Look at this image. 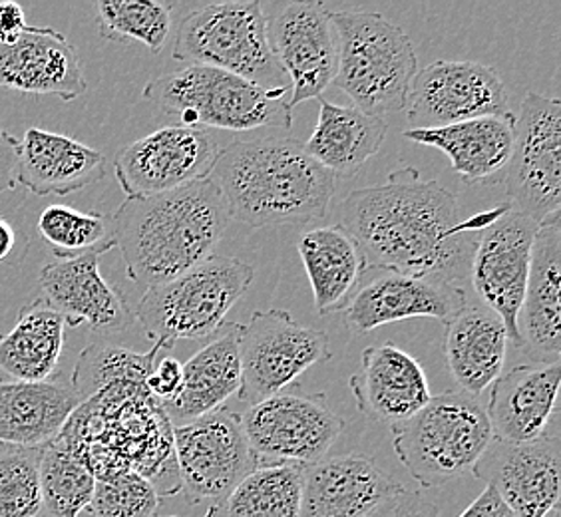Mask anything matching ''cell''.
I'll list each match as a JSON object with an SVG mask.
<instances>
[{
  "label": "cell",
  "instance_id": "cell-1",
  "mask_svg": "<svg viewBox=\"0 0 561 517\" xmlns=\"http://www.w3.org/2000/svg\"><path fill=\"white\" fill-rule=\"evenodd\" d=\"M510 204L465 221L458 197L412 165L390 172L382 185L355 189L339 211V226L355 239L368 271H392L453 285L466 279L478 233Z\"/></svg>",
  "mask_w": 561,
  "mask_h": 517
},
{
  "label": "cell",
  "instance_id": "cell-2",
  "mask_svg": "<svg viewBox=\"0 0 561 517\" xmlns=\"http://www.w3.org/2000/svg\"><path fill=\"white\" fill-rule=\"evenodd\" d=\"M231 219L207 177L168 194L126 197L112 216V231L128 277L150 289L211 257Z\"/></svg>",
  "mask_w": 561,
  "mask_h": 517
},
{
  "label": "cell",
  "instance_id": "cell-3",
  "mask_svg": "<svg viewBox=\"0 0 561 517\" xmlns=\"http://www.w3.org/2000/svg\"><path fill=\"white\" fill-rule=\"evenodd\" d=\"M209 180L229 214L251 227L301 226L323 219L336 194V177L295 138L236 140L219 151Z\"/></svg>",
  "mask_w": 561,
  "mask_h": 517
},
{
  "label": "cell",
  "instance_id": "cell-4",
  "mask_svg": "<svg viewBox=\"0 0 561 517\" xmlns=\"http://www.w3.org/2000/svg\"><path fill=\"white\" fill-rule=\"evenodd\" d=\"M339 46L335 84L368 116L404 112L419 56L411 36L380 12L331 11Z\"/></svg>",
  "mask_w": 561,
  "mask_h": 517
},
{
  "label": "cell",
  "instance_id": "cell-5",
  "mask_svg": "<svg viewBox=\"0 0 561 517\" xmlns=\"http://www.w3.org/2000/svg\"><path fill=\"white\" fill-rule=\"evenodd\" d=\"M289 90H265L207 66H184L144 88V97L180 119V126L253 131L289 129Z\"/></svg>",
  "mask_w": 561,
  "mask_h": 517
},
{
  "label": "cell",
  "instance_id": "cell-6",
  "mask_svg": "<svg viewBox=\"0 0 561 517\" xmlns=\"http://www.w3.org/2000/svg\"><path fill=\"white\" fill-rule=\"evenodd\" d=\"M253 267L233 255H211L175 279L150 287L134 311L153 343L211 338L227 313L248 292Z\"/></svg>",
  "mask_w": 561,
  "mask_h": 517
},
{
  "label": "cell",
  "instance_id": "cell-7",
  "mask_svg": "<svg viewBox=\"0 0 561 517\" xmlns=\"http://www.w3.org/2000/svg\"><path fill=\"white\" fill-rule=\"evenodd\" d=\"M492 440L486 406L458 388L432 397L419 414L392 426L400 463L428 490L472 470Z\"/></svg>",
  "mask_w": 561,
  "mask_h": 517
},
{
  "label": "cell",
  "instance_id": "cell-8",
  "mask_svg": "<svg viewBox=\"0 0 561 517\" xmlns=\"http://www.w3.org/2000/svg\"><path fill=\"white\" fill-rule=\"evenodd\" d=\"M260 2H221L187 12L173 43V60L245 78L265 90H289L270 43Z\"/></svg>",
  "mask_w": 561,
  "mask_h": 517
},
{
  "label": "cell",
  "instance_id": "cell-9",
  "mask_svg": "<svg viewBox=\"0 0 561 517\" xmlns=\"http://www.w3.org/2000/svg\"><path fill=\"white\" fill-rule=\"evenodd\" d=\"M331 355L324 331L297 323L283 309L257 311L239 333V400L249 409L280 394L305 370L331 360Z\"/></svg>",
  "mask_w": 561,
  "mask_h": 517
},
{
  "label": "cell",
  "instance_id": "cell-10",
  "mask_svg": "<svg viewBox=\"0 0 561 517\" xmlns=\"http://www.w3.org/2000/svg\"><path fill=\"white\" fill-rule=\"evenodd\" d=\"M173 453L180 485L192 504L219 507L261 466L249 444L241 414L226 409L173 426Z\"/></svg>",
  "mask_w": 561,
  "mask_h": 517
},
{
  "label": "cell",
  "instance_id": "cell-11",
  "mask_svg": "<svg viewBox=\"0 0 561 517\" xmlns=\"http://www.w3.org/2000/svg\"><path fill=\"white\" fill-rule=\"evenodd\" d=\"M516 211L543 223L560 217L561 104L558 97L528 92L516 116V141L502 173Z\"/></svg>",
  "mask_w": 561,
  "mask_h": 517
},
{
  "label": "cell",
  "instance_id": "cell-12",
  "mask_svg": "<svg viewBox=\"0 0 561 517\" xmlns=\"http://www.w3.org/2000/svg\"><path fill=\"white\" fill-rule=\"evenodd\" d=\"M241 424L261 463L321 462L345 430V421L324 394L280 392L249 406Z\"/></svg>",
  "mask_w": 561,
  "mask_h": 517
},
{
  "label": "cell",
  "instance_id": "cell-13",
  "mask_svg": "<svg viewBox=\"0 0 561 517\" xmlns=\"http://www.w3.org/2000/svg\"><path fill=\"white\" fill-rule=\"evenodd\" d=\"M219 151L207 129L175 124L122 148L114 173L126 197H153L207 180Z\"/></svg>",
  "mask_w": 561,
  "mask_h": 517
},
{
  "label": "cell",
  "instance_id": "cell-14",
  "mask_svg": "<svg viewBox=\"0 0 561 517\" xmlns=\"http://www.w3.org/2000/svg\"><path fill=\"white\" fill-rule=\"evenodd\" d=\"M540 223L507 207L496 221L478 233L470 280L484 307L506 326L510 343L522 348L519 311L526 295L531 249Z\"/></svg>",
  "mask_w": 561,
  "mask_h": 517
},
{
  "label": "cell",
  "instance_id": "cell-15",
  "mask_svg": "<svg viewBox=\"0 0 561 517\" xmlns=\"http://www.w3.org/2000/svg\"><path fill=\"white\" fill-rule=\"evenodd\" d=\"M404 112L411 129H432L510 110L506 88L492 66L438 60L414 76Z\"/></svg>",
  "mask_w": 561,
  "mask_h": 517
},
{
  "label": "cell",
  "instance_id": "cell-16",
  "mask_svg": "<svg viewBox=\"0 0 561 517\" xmlns=\"http://www.w3.org/2000/svg\"><path fill=\"white\" fill-rule=\"evenodd\" d=\"M267 28L273 55L289 80L291 110L323 96L339 68L331 11L323 2H291L277 12Z\"/></svg>",
  "mask_w": 561,
  "mask_h": 517
},
{
  "label": "cell",
  "instance_id": "cell-17",
  "mask_svg": "<svg viewBox=\"0 0 561 517\" xmlns=\"http://www.w3.org/2000/svg\"><path fill=\"white\" fill-rule=\"evenodd\" d=\"M558 436L528 444L492 440L472 474L492 485L518 517H548L560 507L561 453Z\"/></svg>",
  "mask_w": 561,
  "mask_h": 517
},
{
  "label": "cell",
  "instance_id": "cell-18",
  "mask_svg": "<svg viewBox=\"0 0 561 517\" xmlns=\"http://www.w3.org/2000/svg\"><path fill=\"white\" fill-rule=\"evenodd\" d=\"M466 307L468 299L460 287L382 271L356 289L343 311V321L351 334L360 336L382 324L409 319H436L444 324L450 323Z\"/></svg>",
  "mask_w": 561,
  "mask_h": 517
},
{
  "label": "cell",
  "instance_id": "cell-19",
  "mask_svg": "<svg viewBox=\"0 0 561 517\" xmlns=\"http://www.w3.org/2000/svg\"><path fill=\"white\" fill-rule=\"evenodd\" d=\"M102 255L46 263L41 271L43 299L65 319L66 326L87 324L100 334L126 331L136 314L118 287L100 273Z\"/></svg>",
  "mask_w": 561,
  "mask_h": 517
},
{
  "label": "cell",
  "instance_id": "cell-20",
  "mask_svg": "<svg viewBox=\"0 0 561 517\" xmlns=\"http://www.w3.org/2000/svg\"><path fill=\"white\" fill-rule=\"evenodd\" d=\"M407 487L367 456L346 453L305 466L301 516L365 517Z\"/></svg>",
  "mask_w": 561,
  "mask_h": 517
},
{
  "label": "cell",
  "instance_id": "cell-21",
  "mask_svg": "<svg viewBox=\"0 0 561 517\" xmlns=\"http://www.w3.org/2000/svg\"><path fill=\"white\" fill-rule=\"evenodd\" d=\"M356 409L368 421L397 426L419 414L432 399L421 360L394 343L368 346L348 380Z\"/></svg>",
  "mask_w": 561,
  "mask_h": 517
},
{
  "label": "cell",
  "instance_id": "cell-22",
  "mask_svg": "<svg viewBox=\"0 0 561 517\" xmlns=\"http://www.w3.org/2000/svg\"><path fill=\"white\" fill-rule=\"evenodd\" d=\"M0 88L72 102L88 90L75 44L48 26H31L14 44H0Z\"/></svg>",
  "mask_w": 561,
  "mask_h": 517
},
{
  "label": "cell",
  "instance_id": "cell-23",
  "mask_svg": "<svg viewBox=\"0 0 561 517\" xmlns=\"http://www.w3.org/2000/svg\"><path fill=\"white\" fill-rule=\"evenodd\" d=\"M560 363L519 365L492 384L486 414L494 440L528 444L546 436L558 410Z\"/></svg>",
  "mask_w": 561,
  "mask_h": 517
},
{
  "label": "cell",
  "instance_id": "cell-24",
  "mask_svg": "<svg viewBox=\"0 0 561 517\" xmlns=\"http://www.w3.org/2000/svg\"><path fill=\"white\" fill-rule=\"evenodd\" d=\"M561 221L540 223L531 249L526 295L519 311L522 348L536 363H560Z\"/></svg>",
  "mask_w": 561,
  "mask_h": 517
},
{
  "label": "cell",
  "instance_id": "cell-25",
  "mask_svg": "<svg viewBox=\"0 0 561 517\" xmlns=\"http://www.w3.org/2000/svg\"><path fill=\"white\" fill-rule=\"evenodd\" d=\"M402 138L444 151L465 184H497L514 150L516 116L504 112L446 128L407 129Z\"/></svg>",
  "mask_w": 561,
  "mask_h": 517
},
{
  "label": "cell",
  "instance_id": "cell-26",
  "mask_svg": "<svg viewBox=\"0 0 561 517\" xmlns=\"http://www.w3.org/2000/svg\"><path fill=\"white\" fill-rule=\"evenodd\" d=\"M106 175L104 153L82 141L33 128L24 131L16 185L38 197L70 195L98 184Z\"/></svg>",
  "mask_w": 561,
  "mask_h": 517
},
{
  "label": "cell",
  "instance_id": "cell-27",
  "mask_svg": "<svg viewBox=\"0 0 561 517\" xmlns=\"http://www.w3.org/2000/svg\"><path fill=\"white\" fill-rule=\"evenodd\" d=\"M241 324L227 323L202 351L184 365V380L175 399L163 402V412L173 426L202 418L226 404L241 388L239 358Z\"/></svg>",
  "mask_w": 561,
  "mask_h": 517
},
{
  "label": "cell",
  "instance_id": "cell-28",
  "mask_svg": "<svg viewBox=\"0 0 561 517\" xmlns=\"http://www.w3.org/2000/svg\"><path fill=\"white\" fill-rule=\"evenodd\" d=\"M444 326V356L458 390L480 397L504 370L506 326L484 305L466 307Z\"/></svg>",
  "mask_w": 561,
  "mask_h": 517
},
{
  "label": "cell",
  "instance_id": "cell-29",
  "mask_svg": "<svg viewBox=\"0 0 561 517\" xmlns=\"http://www.w3.org/2000/svg\"><path fill=\"white\" fill-rule=\"evenodd\" d=\"M84 400L58 380L0 384V444L34 448L55 440Z\"/></svg>",
  "mask_w": 561,
  "mask_h": 517
},
{
  "label": "cell",
  "instance_id": "cell-30",
  "mask_svg": "<svg viewBox=\"0 0 561 517\" xmlns=\"http://www.w3.org/2000/svg\"><path fill=\"white\" fill-rule=\"evenodd\" d=\"M297 251L313 287L317 313H343L368 273L355 239L339 223L317 227L302 233Z\"/></svg>",
  "mask_w": 561,
  "mask_h": 517
},
{
  "label": "cell",
  "instance_id": "cell-31",
  "mask_svg": "<svg viewBox=\"0 0 561 517\" xmlns=\"http://www.w3.org/2000/svg\"><path fill=\"white\" fill-rule=\"evenodd\" d=\"M65 319L43 297L22 305L16 324L0 334V384L55 377L65 351Z\"/></svg>",
  "mask_w": 561,
  "mask_h": 517
},
{
  "label": "cell",
  "instance_id": "cell-32",
  "mask_svg": "<svg viewBox=\"0 0 561 517\" xmlns=\"http://www.w3.org/2000/svg\"><path fill=\"white\" fill-rule=\"evenodd\" d=\"M387 122L355 106H339L319 97V119L305 150L335 177H353L387 138Z\"/></svg>",
  "mask_w": 561,
  "mask_h": 517
},
{
  "label": "cell",
  "instance_id": "cell-33",
  "mask_svg": "<svg viewBox=\"0 0 561 517\" xmlns=\"http://www.w3.org/2000/svg\"><path fill=\"white\" fill-rule=\"evenodd\" d=\"M302 475V463H261L219 507L227 517H299Z\"/></svg>",
  "mask_w": 561,
  "mask_h": 517
},
{
  "label": "cell",
  "instance_id": "cell-34",
  "mask_svg": "<svg viewBox=\"0 0 561 517\" xmlns=\"http://www.w3.org/2000/svg\"><path fill=\"white\" fill-rule=\"evenodd\" d=\"M162 348L165 346L156 343L150 353L140 355L122 346H87L78 356L70 384L84 402L96 397L104 388L144 387Z\"/></svg>",
  "mask_w": 561,
  "mask_h": 517
},
{
  "label": "cell",
  "instance_id": "cell-35",
  "mask_svg": "<svg viewBox=\"0 0 561 517\" xmlns=\"http://www.w3.org/2000/svg\"><path fill=\"white\" fill-rule=\"evenodd\" d=\"M172 11L173 2L98 0L94 21L100 36L110 43L138 41L158 55L172 31Z\"/></svg>",
  "mask_w": 561,
  "mask_h": 517
},
{
  "label": "cell",
  "instance_id": "cell-36",
  "mask_svg": "<svg viewBox=\"0 0 561 517\" xmlns=\"http://www.w3.org/2000/svg\"><path fill=\"white\" fill-rule=\"evenodd\" d=\"M36 229L58 261L104 255L116 248L112 219L102 214H84L70 205H48L38 216Z\"/></svg>",
  "mask_w": 561,
  "mask_h": 517
},
{
  "label": "cell",
  "instance_id": "cell-37",
  "mask_svg": "<svg viewBox=\"0 0 561 517\" xmlns=\"http://www.w3.org/2000/svg\"><path fill=\"white\" fill-rule=\"evenodd\" d=\"M96 478L55 440L44 444L41 458L43 512L50 517H78L90 507Z\"/></svg>",
  "mask_w": 561,
  "mask_h": 517
},
{
  "label": "cell",
  "instance_id": "cell-38",
  "mask_svg": "<svg viewBox=\"0 0 561 517\" xmlns=\"http://www.w3.org/2000/svg\"><path fill=\"white\" fill-rule=\"evenodd\" d=\"M43 448L0 444V517H38L43 514Z\"/></svg>",
  "mask_w": 561,
  "mask_h": 517
},
{
  "label": "cell",
  "instance_id": "cell-39",
  "mask_svg": "<svg viewBox=\"0 0 561 517\" xmlns=\"http://www.w3.org/2000/svg\"><path fill=\"white\" fill-rule=\"evenodd\" d=\"M158 507V487L136 472H119L96 480L90 502L92 517H156Z\"/></svg>",
  "mask_w": 561,
  "mask_h": 517
},
{
  "label": "cell",
  "instance_id": "cell-40",
  "mask_svg": "<svg viewBox=\"0 0 561 517\" xmlns=\"http://www.w3.org/2000/svg\"><path fill=\"white\" fill-rule=\"evenodd\" d=\"M182 380H184V365L173 358V356H163L162 360L153 367L150 377L146 378V390L151 397L170 402L175 399V394L182 388Z\"/></svg>",
  "mask_w": 561,
  "mask_h": 517
},
{
  "label": "cell",
  "instance_id": "cell-41",
  "mask_svg": "<svg viewBox=\"0 0 561 517\" xmlns=\"http://www.w3.org/2000/svg\"><path fill=\"white\" fill-rule=\"evenodd\" d=\"M365 517H438V506L416 492H402L382 502Z\"/></svg>",
  "mask_w": 561,
  "mask_h": 517
},
{
  "label": "cell",
  "instance_id": "cell-42",
  "mask_svg": "<svg viewBox=\"0 0 561 517\" xmlns=\"http://www.w3.org/2000/svg\"><path fill=\"white\" fill-rule=\"evenodd\" d=\"M14 216V207L0 205V265L16 263L28 248V239Z\"/></svg>",
  "mask_w": 561,
  "mask_h": 517
},
{
  "label": "cell",
  "instance_id": "cell-43",
  "mask_svg": "<svg viewBox=\"0 0 561 517\" xmlns=\"http://www.w3.org/2000/svg\"><path fill=\"white\" fill-rule=\"evenodd\" d=\"M21 156V140L0 126V194L16 189V170Z\"/></svg>",
  "mask_w": 561,
  "mask_h": 517
},
{
  "label": "cell",
  "instance_id": "cell-44",
  "mask_svg": "<svg viewBox=\"0 0 561 517\" xmlns=\"http://www.w3.org/2000/svg\"><path fill=\"white\" fill-rule=\"evenodd\" d=\"M31 26L19 2H0V44H14Z\"/></svg>",
  "mask_w": 561,
  "mask_h": 517
},
{
  "label": "cell",
  "instance_id": "cell-45",
  "mask_svg": "<svg viewBox=\"0 0 561 517\" xmlns=\"http://www.w3.org/2000/svg\"><path fill=\"white\" fill-rule=\"evenodd\" d=\"M458 517H518L502 497L497 496L492 485H486L484 492L476 497L470 506Z\"/></svg>",
  "mask_w": 561,
  "mask_h": 517
},
{
  "label": "cell",
  "instance_id": "cell-46",
  "mask_svg": "<svg viewBox=\"0 0 561 517\" xmlns=\"http://www.w3.org/2000/svg\"><path fill=\"white\" fill-rule=\"evenodd\" d=\"M216 514H217V507H211V509H209V512H207L206 517H216ZM156 517H162V516H156ZM163 517H175V516H163Z\"/></svg>",
  "mask_w": 561,
  "mask_h": 517
},
{
  "label": "cell",
  "instance_id": "cell-47",
  "mask_svg": "<svg viewBox=\"0 0 561 517\" xmlns=\"http://www.w3.org/2000/svg\"><path fill=\"white\" fill-rule=\"evenodd\" d=\"M548 517H560V507H558V509H553Z\"/></svg>",
  "mask_w": 561,
  "mask_h": 517
}]
</instances>
